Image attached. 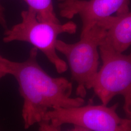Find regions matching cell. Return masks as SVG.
<instances>
[{
    "label": "cell",
    "mask_w": 131,
    "mask_h": 131,
    "mask_svg": "<svg viewBox=\"0 0 131 131\" xmlns=\"http://www.w3.org/2000/svg\"><path fill=\"white\" fill-rule=\"evenodd\" d=\"M38 49L32 48L27 59L15 62L2 57L7 75H12L19 85L24 100L21 116L27 129L42 122L46 114L56 108L84 105V98H72V84L64 77H53L39 65Z\"/></svg>",
    "instance_id": "obj_1"
},
{
    "label": "cell",
    "mask_w": 131,
    "mask_h": 131,
    "mask_svg": "<svg viewBox=\"0 0 131 131\" xmlns=\"http://www.w3.org/2000/svg\"><path fill=\"white\" fill-rule=\"evenodd\" d=\"M118 103L112 106L89 104L72 107L56 108L46 114L38 124L41 131H58L65 124L73 131H131V121L120 117L116 112Z\"/></svg>",
    "instance_id": "obj_2"
},
{
    "label": "cell",
    "mask_w": 131,
    "mask_h": 131,
    "mask_svg": "<svg viewBox=\"0 0 131 131\" xmlns=\"http://www.w3.org/2000/svg\"><path fill=\"white\" fill-rule=\"evenodd\" d=\"M21 17L20 23L5 30L3 41L28 42L43 52L58 73L66 72L68 66L57 55L56 44L61 34H75L77 25L73 21L61 24L40 20L36 12L30 8L21 12Z\"/></svg>",
    "instance_id": "obj_3"
},
{
    "label": "cell",
    "mask_w": 131,
    "mask_h": 131,
    "mask_svg": "<svg viewBox=\"0 0 131 131\" xmlns=\"http://www.w3.org/2000/svg\"><path fill=\"white\" fill-rule=\"evenodd\" d=\"M99 51L103 64L94 79L91 89L105 105L115 96H122L124 100V110L129 117L131 115V52L127 55L117 52L105 39Z\"/></svg>",
    "instance_id": "obj_4"
},
{
    "label": "cell",
    "mask_w": 131,
    "mask_h": 131,
    "mask_svg": "<svg viewBox=\"0 0 131 131\" xmlns=\"http://www.w3.org/2000/svg\"><path fill=\"white\" fill-rule=\"evenodd\" d=\"M105 36V30L96 24L80 36L78 42L71 44L59 39L56 41V51L67 58L71 78L77 84L76 94L78 97L84 98L87 90L91 89L98 71L100 57L99 47Z\"/></svg>",
    "instance_id": "obj_5"
},
{
    "label": "cell",
    "mask_w": 131,
    "mask_h": 131,
    "mask_svg": "<svg viewBox=\"0 0 131 131\" xmlns=\"http://www.w3.org/2000/svg\"><path fill=\"white\" fill-rule=\"evenodd\" d=\"M130 0H78L59 4L60 15L71 19L79 15L82 22L81 36L88 32L100 19L116 13L121 15L129 11Z\"/></svg>",
    "instance_id": "obj_6"
},
{
    "label": "cell",
    "mask_w": 131,
    "mask_h": 131,
    "mask_svg": "<svg viewBox=\"0 0 131 131\" xmlns=\"http://www.w3.org/2000/svg\"><path fill=\"white\" fill-rule=\"evenodd\" d=\"M106 31L105 40L114 50L123 53L131 45V11L110 16L97 23Z\"/></svg>",
    "instance_id": "obj_7"
},
{
    "label": "cell",
    "mask_w": 131,
    "mask_h": 131,
    "mask_svg": "<svg viewBox=\"0 0 131 131\" xmlns=\"http://www.w3.org/2000/svg\"><path fill=\"white\" fill-rule=\"evenodd\" d=\"M28 8L34 10L38 19L42 21L60 23L54 10L52 0H23Z\"/></svg>",
    "instance_id": "obj_8"
},
{
    "label": "cell",
    "mask_w": 131,
    "mask_h": 131,
    "mask_svg": "<svg viewBox=\"0 0 131 131\" xmlns=\"http://www.w3.org/2000/svg\"><path fill=\"white\" fill-rule=\"evenodd\" d=\"M4 12H5V8L1 4V0H0V25L3 27V28L5 29V30H6L8 28H7L6 20L5 18Z\"/></svg>",
    "instance_id": "obj_9"
},
{
    "label": "cell",
    "mask_w": 131,
    "mask_h": 131,
    "mask_svg": "<svg viewBox=\"0 0 131 131\" xmlns=\"http://www.w3.org/2000/svg\"><path fill=\"white\" fill-rule=\"evenodd\" d=\"M3 56L0 55V79L7 75L5 66L2 61Z\"/></svg>",
    "instance_id": "obj_10"
},
{
    "label": "cell",
    "mask_w": 131,
    "mask_h": 131,
    "mask_svg": "<svg viewBox=\"0 0 131 131\" xmlns=\"http://www.w3.org/2000/svg\"><path fill=\"white\" fill-rule=\"evenodd\" d=\"M58 1H60L61 3H70V2H72L78 0H58Z\"/></svg>",
    "instance_id": "obj_11"
},
{
    "label": "cell",
    "mask_w": 131,
    "mask_h": 131,
    "mask_svg": "<svg viewBox=\"0 0 131 131\" xmlns=\"http://www.w3.org/2000/svg\"><path fill=\"white\" fill-rule=\"evenodd\" d=\"M128 118H129V119L131 120V115L130 116V117H128Z\"/></svg>",
    "instance_id": "obj_12"
}]
</instances>
